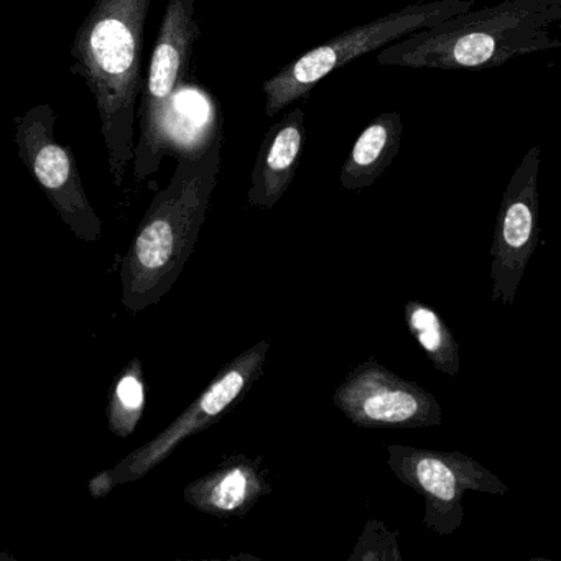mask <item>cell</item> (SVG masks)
I'll return each mask as SVG.
<instances>
[{"instance_id": "5bb4252c", "label": "cell", "mask_w": 561, "mask_h": 561, "mask_svg": "<svg viewBox=\"0 0 561 561\" xmlns=\"http://www.w3.org/2000/svg\"><path fill=\"white\" fill-rule=\"evenodd\" d=\"M407 330L420 344L436 370L449 377L459 374V344L438 311L419 300L403 307Z\"/></svg>"}, {"instance_id": "ba28073f", "label": "cell", "mask_w": 561, "mask_h": 561, "mask_svg": "<svg viewBox=\"0 0 561 561\" xmlns=\"http://www.w3.org/2000/svg\"><path fill=\"white\" fill-rule=\"evenodd\" d=\"M268 341H259L226 364L208 387L162 433L121 459L114 468L119 484L136 482L172 456L176 446L225 419L264 373Z\"/></svg>"}, {"instance_id": "9a60e30c", "label": "cell", "mask_w": 561, "mask_h": 561, "mask_svg": "<svg viewBox=\"0 0 561 561\" xmlns=\"http://www.w3.org/2000/svg\"><path fill=\"white\" fill-rule=\"evenodd\" d=\"M147 402V382L139 357H134L114 379L107 402V425L119 438L136 432Z\"/></svg>"}, {"instance_id": "277c9868", "label": "cell", "mask_w": 561, "mask_h": 561, "mask_svg": "<svg viewBox=\"0 0 561 561\" xmlns=\"http://www.w3.org/2000/svg\"><path fill=\"white\" fill-rule=\"evenodd\" d=\"M474 0H435L407 5L369 24L357 25L327 44L300 55L262 84L265 116L274 117L297 101L310 98L320 81L364 55L435 27L448 19L472 11Z\"/></svg>"}, {"instance_id": "3957f363", "label": "cell", "mask_w": 561, "mask_h": 561, "mask_svg": "<svg viewBox=\"0 0 561 561\" xmlns=\"http://www.w3.org/2000/svg\"><path fill=\"white\" fill-rule=\"evenodd\" d=\"M152 0H96L75 35L71 73L90 88L116 186L136 159L134 123L142 90L144 32Z\"/></svg>"}, {"instance_id": "7a4b0ae2", "label": "cell", "mask_w": 561, "mask_h": 561, "mask_svg": "<svg viewBox=\"0 0 561 561\" xmlns=\"http://www.w3.org/2000/svg\"><path fill=\"white\" fill-rule=\"evenodd\" d=\"M561 48V0H504L380 48L382 67L479 71Z\"/></svg>"}, {"instance_id": "2e32d148", "label": "cell", "mask_w": 561, "mask_h": 561, "mask_svg": "<svg viewBox=\"0 0 561 561\" xmlns=\"http://www.w3.org/2000/svg\"><path fill=\"white\" fill-rule=\"evenodd\" d=\"M399 531H390L380 520H369L351 553L350 561H402Z\"/></svg>"}, {"instance_id": "30bf717a", "label": "cell", "mask_w": 561, "mask_h": 561, "mask_svg": "<svg viewBox=\"0 0 561 561\" xmlns=\"http://www.w3.org/2000/svg\"><path fill=\"white\" fill-rule=\"evenodd\" d=\"M540 147L527 150L502 195L491 248L494 304L511 307L540 236L538 225Z\"/></svg>"}, {"instance_id": "6da1fadb", "label": "cell", "mask_w": 561, "mask_h": 561, "mask_svg": "<svg viewBox=\"0 0 561 561\" xmlns=\"http://www.w3.org/2000/svg\"><path fill=\"white\" fill-rule=\"evenodd\" d=\"M222 133L182 157L169 186L150 203L121 264L123 305L139 313L159 304L195 251L221 169Z\"/></svg>"}, {"instance_id": "8992f818", "label": "cell", "mask_w": 561, "mask_h": 561, "mask_svg": "<svg viewBox=\"0 0 561 561\" xmlns=\"http://www.w3.org/2000/svg\"><path fill=\"white\" fill-rule=\"evenodd\" d=\"M389 468L402 484L425 499L423 524L438 535H451L465 520V492L508 494L494 472L472 456L459 451H435L407 445H389Z\"/></svg>"}, {"instance_id": "7c38bea8", "label": "cell", "mask_w": 561, "mask_h": 561, "mask_svg": "<svg viewBox=\"0 0 561 561\" xmlns=\"http://www.w3.org/2000/svg\"><path fill=\"white\" fill-rule=\"evenodd\" d=\"M307 140L304 107L297 106L284 119L268 127L249 186L248 203L254 208L271 209L290 188Z\"/></svg>"}, {"instance_id": "e0dca14e", "label": "cell", "mask_w": 561, "mask_h": 561, "mask_svg": "<svg viewBox=\"0 0 561 561\" xmlns=\"http://www.w3.org/2000/svg\"><path fill=\"white\" fill-rule=\"evenodd\" d=\"M116 485H119V481H117L114 468L98 472V474L88 482V489H90V494L93 499L106 497V495L113 492Z\"/></svg>"}, {"instance_id": "4fadbf2b", "label": "cell", "mask_w": 561, "mask_h": 561, "mask_svg": "<svg viewBox=\"0 0 561 561\" xmlns=\"http://www.w3.org/2000/svg\"><path fill=\"white\" fill-rule=\"evenodd\" d=\"M403 121L399 111L383 113L359 134L343 169L340 183L347 192H363L389 169L402 149Z\"/></svg>"}, {"instance_id": "9c48e42d", "label": "cell", "mask_w": 561, "mask_h": 561, "mask_svg": "<svg viewBox=\"0 0 561 561\" xmlns=\"http://www.w3.org/2000/svg\"><path fill=\"white\" fill-rule=\"evenodd\" d=\"M333 402L357 428L416 430L443 422L442 405L433 393L374 357L347 374Z\"/></svg>"}, {"instance_id": "8fae6325", "label": "cell", "mask_w": 561, "mask_h": 561, "mask_svg": "<svg viewBox=\"0 0 561 561\" xmlns=\"http://www.w3.org/2000/svg\"><path fill=\"white\" fill-rule=\"evenodd\" d=\"M272 492L262 458L232 455L186 485L183 497L196 511L218 518H241Z\"/></svg>"}, {"instance_id": "52a82bcc", "label": "cell", "mask_w": 561, "mask_h": 561, "mask_svg": "<svg viewBox=\"0 0 561 561\" xmlns=\"http://www.w3.org/2000/svg\"><path fill=\"white\" fill-rule=\"evenodd\" d=\"M14 121L19 157L44 190L48 202L78 239L96 242L103 232V222L88 199L70 147L58 142L55 136L57 116L54 107L38 104Z\"/></svg>"}, {"instance_id": "5b68a950", "label": "cell", "mask_w": 561, "mask_h": 561, "mask_svg": "<svg viewBox=\"0 0 561 561\" xmlns=\"http://www.w3.org/2000/svg\"><path fill=\"white\" fill-rule=\"evenodd\" d=\"M198 38L196 0H169L150 58L140 106V137L134 159V175L139 182L159 170L172 117V103L188 80Z\"/></svg>"}]
</instances>
